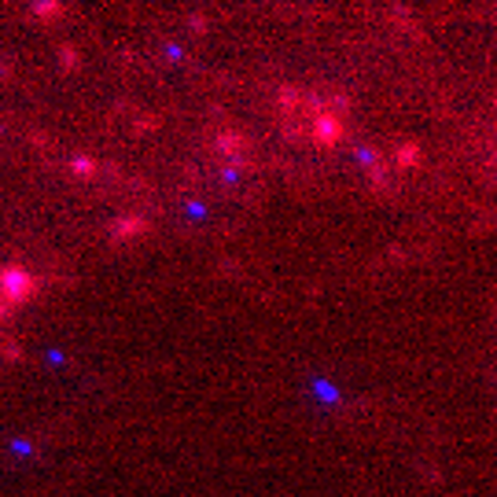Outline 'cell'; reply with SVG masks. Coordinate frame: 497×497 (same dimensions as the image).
<instances>
[{"instance_id":"6da1fadb","label":"cell","mask_w":497,"mask_h":497,"mask_svg":"<svg viewBox=\"0 0 497 497\" xmlns=\"http://www.w3.org/2000/svg\"><path fill=\"white\" fill-rule=\"evenodd\" d=\"M313 133H317L321 144H336V140L343 136V122H339L336 114H321L317 125H313Z\"/></svg>"},{"instance_id":"7a4b0ae2","label":"cell","mask_w":497,"mask_h":497,"mask_svg":"<svg viewBox=\"0 0 497 497\" xmlns=\"http://www.w3.org/2000/svg\"><path fill=\"white\" fill-rule=\"evenodd\" d=\"M394 159H398V166L413 170V166H420V159H424V148H420L416 140H409V144H402L394 151Z\"/></svg>"}]
</instances>
